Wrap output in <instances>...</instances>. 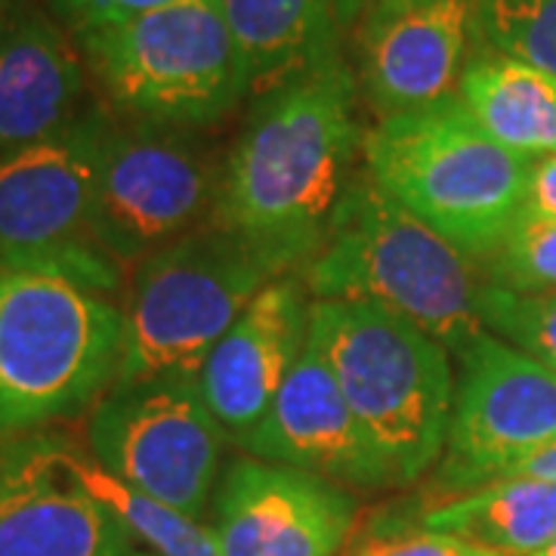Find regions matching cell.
<instances>
[{
  "instance_id": "26",
  "label": "cell",
  "mask_w": 556,
  "mask_h": 556,
  "mask_svg": "<svg viewBox=\"0 0 556 556\" xmlns=\"http://www.w3.org/2000/svg\"><path fill=\"white\" fill-rule=\"evenodd\" d=\"M167 3H174V0H50V10L60 25H65L72 35H80L90 28L152 13Z\"/></svg>"
},
{
  "instance_id": "7",
  "label": "cell",
  "mask_w": 556,
  "mask_h": 556,
  "mask_svg": "<svg viewBox=\"0 0 556 556\" xmlns=\"http://www.w3.org/2000/svg\"><path fill=\"white\" fill-rule=\"evenodd\" d=\"M276 269L211 223L142 260L124 298V346L112 387L199 378L207 356Z\"/></svg>"
},
{
  "instance_id": "9",
  "label": "cell",
  "mask_w": 556,
  "mask_h": 556,
  "mask_svg": "<svg viewBox=\"0 0 556 556\" xmlns=\"http://www.w3.org/2000/svg\"><path fill=\"white\" fill-rule=\"evenodd\" d=\"M112 115L87 105L53 137L0 152V263H53L112 294L121 269L90 232Z\"/></svg>"
},
{
  "instance_id": "12",
  "label": "cell",
  "mask_w": 556,
  "mask_h": 556,
  "mask_svg": "<svg viewBox=\"0 0 556 556\" xmlns=\"http://www.w3.org/2000/svg\"><path fill=\"white\" fill-rule=\"evenodd\" d=\"M477 0H368L356 28L358 93L380 118L457 93Z\"/></svg>"
},
{
  "instance_id": "30",
  "label": "cell",
  "mask_w": 556,
  "mask_h": 556,
  "mask_svg": "<svg viewBox=\"0 0 556 556\" xmlns=\"http://www.w3.org/2000/svg\"><path fill=\"white\" fill-rule=\"evenodd\" d=\"M535 556H556V541L551 544V547H544V551H541V554H535Z\"/></svg>"
},
{
  "instance_id": "24",
  "label": "cell",
  "mask_w": 556,
  "mask_h": 556,
  "mask_svg": "<svg viewBox=\"0 0 556 556\" xmlns=\"http://www.w3.org/2000/svg\"><path fill=\"white\" fill-rule=\"evenodd\" d=\"M482 266L504 288L556 291V219L522 211Z\"/></svg>"
},
{
  "instance_id": "5",
  "label": "cell",
  "mask_w": 556,
  "mask_h": 556,
  "mask_svg": "<svg viewBox=\"0 0 556 556\" xmlns=\"http://www.w3.org/2000/svg\"><path fill=\"white\" fill-rule=\"evenodd\" d=\"M309 340L393 482L412 485L430 473L452 427V353L380 306L334 300H313Z\"/></svg>"
},
{
  "instance_id": "15",
  "label": "cell",
  "mask_w": 556,
  "mask_h": 556,
  "mask_svg": "<svg viewBox=\"0 0 556 556\" xmlns=\"http://www.w3.org/2000/svg\"><path fill=\"white\" fill-rule=\"evenodd\" d=\"M309 309L300 276L273 278L223 334L199 371L201 396L226 439L244 445L306 350Z\"/></svg>"
},
{
  "instance_id": "6",
  "label": "cell",
  "mask_w": 556,
  "mask_h": 556,
  "mask_svg": "<svg viewBox=\"0 0 556 556\" xmlns=\"http://www.w3.org/2000/svg\"><path fill=\"white\" fill-rule=\"evenodd\" d=\"M90 75L124 118L199 127L248 100L223 0H174L75 35Z\"/></svg>"
},
{
  "instance_id": "4",
  "label": "cell",
  "mask_w": 556,
  "mask_h": 556,
  "mask_svg": "<svg viewBox=\"0 0 556 556\" xmlns=\"http://www.w3.org/2000/svg\"><path fill=\"white\" fill-rule=\"evenodd\" d=\"M362 161L380 192L482 263L526 211L535 167L489 137L457 97L380 118Z\"/></svg>"
},
{
  "instance_id": "28",
  "label": "cell",
  "mask_w": 556,
  "mask_h": 556,
  "mask_svg": "<svg viewBox=\"0 0 556 556\" xmlns=\"http://www.w3.org/2000/svg\"><path fill=\"white\" fill-rule=\"evenodd\" d=\"M497 479H541V482H556V439L541 445L538 452L526 455L517 464H510Z\"/></svg>"
},
{
  "instance_id": "1",
  "label": "cell",
  "mask_w": 556,
  "mask_h": 556,
  "mask_svg": "<svg viewBox=\"0 0 556 556\" xmlns=\"http://www.w3.org/2000/svg\"><path fill=\"white\" fill-rule=\"evenodd\" d=\"M356 97V72L343 60L278 87L260 97L223 164L214 223L276 276H298L316 257L353 182L365 142Z\"/></svg>"
},
{
  "instance_id": "23",
  "label": "cell",
  "mask_w": 556,
  "mask_h": 556,
  "mask_svg": "<svg viewBox=\"0 0 556 556\" xmlns=\"http://www.w3.org/2000/svg\"><path fill=\"white\" fill-rule=\"evenodd\" d=\"M479 318L489 334L556 375V291H514L485 281Z\"/></svg>"
},
{
  "instance_id": "13",
  "label": "cell",
  "mask_w": 556,
  "mask_h": 556,
  "mask_svg": "<svg viewBox=\"0 0 556 556\" xmlns=\"http://www.w3.org/2000/svg\"><path fill=\"white\" fill-rule=\"evenodd\" d=\"M211 510L223 556H338L356 526L350 489L257 457L226 467Z\"/></svg>"
},
{
  "instance_id": "19",
  "label": "cell",
  "mask_w": 556,
  "mask_h": 556,
  "mask_svg": "<svg viewBox=\"0 0 556 556\" xmlns=\"http://www.w3.org/2000/svg\"><path fill=\"white\" fill-rule=\"evenodd\" d=\"M455 97L489 137L519 159L556 155V78L551 75L479 50L457 80Z\"/></svg>"
},
{
  "instance_id": "25",
  "label": "cell",
  "mask_w": 556,
  "mask_h": 556,
  "mask_svg": "<svg viewBox=\"0 0 556 556\" xmlns=\"http://www.w3.org/2000/svg\"><path fill=\"white\" fill-rule=\"evenodd\" d=\"M353 556H497L482 551L464 538L433 532V529H390L358 544Z\"/></svg>"
},
{
  "instance_id": "21",
  "label": "cell",
  "mask_w": 556,
  "mask_h": 556,
  "mask_svg": "<svg viewBox=\"0 0 556 556\" xmlns=\"http://www.w3.org/2000/svg\"><path fill=\"white\" fill-rule=\"evenodd\" d=\"M56 455L65 473L80 482V489L90 497H97L102 507L118 519L124 532L134 538V544H142L146 554L152 556H223L219 554L217 535L201 519L179 514L177 507L164 504L159 497L146 495L134 485L112 477L100 467L90 452H80L68 439L56 442Z\"/></svg>"
},
{
  "instance_id": "8",
  "label": "cell",
  "mask_w": 556,
  "mask_h": 556,
  "mask_svg": "<svg viewBox=\"0 0 556 556\" xmlns=\"http://www.w3.org/2000/svg\"><path fill=\"white\" fill-rule=\"evenodd\" d=\"M223 167L189 127L112 118L90 232L121 273L211 226Z\"/></svg>"
},
{
  "instance_id": "22",
  "label": "cell",
  "mask_w": 556,
  "mask_h": 556,
  "mask_svg": "<svg viewBox=\"0 0 556 556\" xmlns=\"http://www.w3.org/2000/svg\"><path fill=\"white\" fill-rule=\"evenodd\" d=\"M479 47L556 78V0H477Z\"/></svg>"
},
{
  "instance_id": "17",
  "label": "cell",
  "mask_w": 556,
  "mask_h": 556,
  "mask_svg": "<svg viewBox=\"0 0 556 556\" xmlns=\"http://www.w3.org/2000/svg\"><path fill=\"white\" fill-rule=\"evenodd\" d=\"M87 62L75 35L38 10L0 20V152L53 137L78 121Z\"/></svg>"
},
{
  "instance_id": "20",
  "label": "cell",
  "mask_w": 556,
  "mask_h": 556,
  "mask_svg": "<svg viewBox=\"0 0 556 556\" xmlns=\"http://www.w3.org/2000/svg\"><path fill=\"white\" fill-rule=\"evenodd\" d=\"M420 529L464 538L497 556H535L556 541V482L495 479L424 510Z\"/></svg>"
},
{
  "instance_id": "16",
  "label": "cell",
  "mask_w": 556,
  "mask_h": 556,
  "mask_svg": "<svg viewBox=\"0 0 556 556\" xmlns=\"http://www.w3.org/2000/svg\"><path fill=\"white\" fill-rule=\"evenodd\" d=\"M241 448L248 457L294 467L343 489H396L390 467L365 439L328 362L309 338L269 415Z\"/></svg>"
},
{
  "instance_id": "14",
  "label": "cell",
  "mask_w": 556,
  "mask_h": 556,
  "mask_svg": "<svg viewBox=\"0 0 556 556\" xmlns=\"http://www.w3.org/2000/svg\"><path fill=\"white\" fill-rule=\"evenodd\" d=\"M56 442L28 433L0 452V556H134L124 526L65 473Z\"/></svg>"
},
{
  "instance_id": "27",
  "label": "cell",
  "mask_w": 556,
  "mask_h": 556,
  "mask_svg": "<svg viewBox=\"0 0 556 556\" xmlns=\"http://www.w3.org/2000/svg\"><path fill=\"white\" fill-rule=\"evenodd\" d=\"M526 211H529V214H538V217L556 219V155L535 161L532 179H529Z\"/></svg>"
},
{
  "instance_id": "29",
  "label": "cell",
  "mask_w": 556,
  "mask_h": 556,
  "mask_svg": "<svg viewBox=\"0 0 556 556\" xmlns=\"http://www.w3.org/2000/svg\"><path fill=\"white\" fill-rule=\"evenodd\" d=\"M22 7V0H0V20L3 16H10V13H16Z\"/></svg>"
},
{
  "instance_id": "3",
  "label": "cell",
  "mask_w": 556,
  "mask_h": 556,
  "mask_svg": "<svg viewBox=\"0 0 556 556\" xmlns=\"http://www.w3.org/2000/svg\"><path fill=\"white\" fill-rule=\"evenodd\" d=\"M124 306L53 263H0V437L97 405L118 378Z\"/></svg>"
},
{
  "instance_id": "18",
  "label": "cell",
  "mask_w": 556,
  "mask_h": 556,
  "mask_svg": "<svg viewBox=\"0 0 556 556\" xmlns=\"http://www.w3.org/2000/svg\"><path fill=\"white\" fill-rule=\"evenodd\" d=\"M368 0H223L239 43L248 97L260 100L278 87L343 60V40L358 28Z\"/></svg>"
},
{
  "instance_id": "31",
  "label": "cell",
  "mask_w": 556,
  "mask_h": 556,
  "mask_svg": "<svg viewBox=\"0 0 556 556\" xmlns=\"http://www.w3.org/2000/svg\"><path fill=\"white\" fill-rule=\"evenodd\" d=\"M134 556H152V554H146V551H139L137 547V551H134Z\"/></svg>"
},
{
  "instance_id": "10",
  "label": "cell",
  "mask_w": 556,
  "mask_h": 556,
  "mask_svg": "<svg viewBox=\"0 0 556 556\" xmlns=\"http://www.w3.org/2000/svg\"><path fill=\"white\" fill-rule=\"evenodd\" d=\"M223 442L199 378L112 387L87 415V448L100 467L192 519L214 501Z\"/></svg>"
},
{
  "instance_id": "2",
  "label": "cell",
  "mask_w": 556,
  "mask_h": 556,
  "mask_svg": "<svg viewBox=\"0 0 556 556\" xmlns=\"http://www.w3.org/2000/svg\"><path fill=\"white\" fill-rule=\"evenodd\" d=\"M313 300L368 303L460 353L482 334V260L439 236L362 174L331 217L325 244L298 273Z\"/></svg>"
},
{
  "instance_id": "11",
  "label": "cell",
  "mask_w": 556,
  "mask_h": 556,
  "mask_svg": "<svg viewBox=\"0 0 556 556\" xmlns=\"http://www.w3.org/2000/svg\"><path fill=\"white\" fill-rule=\"evenodd\" d=\"M439 492L464 495L556 439V375L482 331L460 353Z\"/></svg>"
}]
</instances>
